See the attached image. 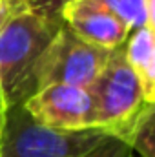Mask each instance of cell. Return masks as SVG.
<instances>
[{"label": "cell", "mask_w": 155, "mask_h": 157, "mask_svg": "<svg viewBox=\"0 0 155 157\" xmlns=\"http://www.w3.org/2000/svg\"><path fill=\"white\" fill-rule=\"evenodd\" d=\"M22 106L35 122L51 130H95V101L86 88L49 84L37 90Z\"/></svg>", "instance_id": "5b68a950"}, {"label": "cell", "mask_w": 155, "mask_h": 157, "mask_svg": "<svg viewBox=\"0 0 155 157\" xmlns=\"http://www.w3.org/2000/svg\"><path fill=\"white\" fill-rule=\"evenodd\" d=\"M124 57L139 78L144 97L155 104V28H139L130 33L122 46Z\"/></svg>", "instance_id": "52a82bcc"}, {"label": "cell", "mask_w": 155, "mask_h": 157, "mask_svg": "<svg viewBox=\"0 0 155 157\" xmlns=\"http://www.w3.org/2000/svg\"><path fill=\"white\" fill-rule=\"evenodd\" d=\"M102 6H106L112 13L117 17L133 31L139 28H155V20L148 15L144 0H97Z\"/></svg>", "instance_id": "ba28073f"}, {"label": "cell", "mask_w": 155, "mask_h": 157, "mask_svg": "<svg viewBox=\"0 0 155 157\" xmlns=\"http://www.w3.org/2000/svg\"><path fill=\"white\" fill-rule=\"evenodd\" d=\"M112 51L88 44L64 24L46 48L37 73L39 90L49 84H66L89 90L102 73Z\"/></svg>", "instance_id": "277c9868"}, {"label": "cell", "mask_w": 155, "mask_h": 157, "mask_svg": "<svg viewBox=\"0 0 155 157\" xmlns=\"http://www.w3.org/2000/svg\"><path fill=\"white\" fill-rule=\"evenodd\" d=\"M24 6L49 22H62L60 15L62 9L71 2V0H22Z\"/></svg>", "instance_id": "8fae6325"}, {"label": "cell", "mask_w": 155, "mask_h": 157, "mask_svg": "<svg viewBox=\"0 0 155 157\" xmlns=\"http://www.w3.org/2000/svg\"><path fill=\"white\" fill-rule=\"evenodd\" d=\"M4 117H6V110L0 106V137H2V130H4Z\"/></svg>", "instance_id": "7c38bea8"}, {"label": "cell", "mask_w": 155, "mask_h": 157, "mask_svg": "<svg viewBox=\"0 0 155 157\" xmlns=\"http://www.w3.org/2000/svg\"><path fill=\"white\" fill-rule=\"evenodd\" d=\"M80 157H137V155L120 139H115L112 135H102L97 144H93Z\"/></svg>", "instance_id": "30bf717a"}, {"label": "cell", "mask_w": 155, "mask_h": 157, "mask_svg": "<svg viewBox=\"0 0 155 157\" xmlns=\"http://www.w3.org/2000/svg\"><path fill=\"white\" fill-rule=\"evenodd\" d=\"M62 22H49L22 0H0V106L28 101L37 90V73L46 48Z\"/></svg>", "instance_id": "6da1fadb"}, {"label": "cell", "mask_w": 155, "mask_h": 157, "mask_svg": "<svg viewBox=\"0 0 155 157\" xmlns=\"http://www.w3.org/2000/svg\"><path fill=\"white\" fill-rule=\"evenodd\" d=\"M62 24L78 39L100 49L122 48L131 29L97 0H71L60 15Z\"/></svg>", "instance_id": "8992f818"}, {"label": "cell", "mask_w": 155, "mask_h": 157, "mask_svg": "<svg viewBox=\"0 0 155 157\" xmlns=\"http://www.w3.org/2000/svg\"><path fill=\"white\" fill-rule=\"evenodd\" d=\"M106 135L99 130L59 132L29 117L22 104L6 110L0 157H80Z\"/></svg>", "instance_id": "3957f363"}, {"label": "cell", "mask_w": 155, "mask_h": 157, "mask_svg": "<svg viewBox=\"0 0 155 157\" xmlns=\"http://www.w3.org/2000/svg\"><path fill=\"white\" fill-rule=\"evenodd\" d=\"M153 130H155V112L150 113L130 135L128 146L137 157H155L153 144Z\"/></svg>", "instance_id": "9c48e42d"}, {"label": "cell", "mask_w": 155, "mask_h": 157, "mask_svg": "<svg viewBox=\"0 0 155 157\" xmlns=\"http://www.w3.org/2000/svg\"><path fill=\"white\" fill-rule=\"evenodd\" d=\"M95 101V130L128 143L133 130L155 112L139 78L126 62L122 48L110 53L102 73L89 88Z\"/></svg>", "instance_id": "7a4b0ae2"}]
</instances>
